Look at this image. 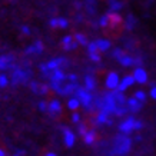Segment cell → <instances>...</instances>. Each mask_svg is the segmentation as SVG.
Masks as SVG:
<instances>
[{"label": "cell", "instance_id": "6da1fadb", "mask_svg": "<svg viewBox=\"0 0 156 156\" xmlns=\"http://www.w3.org/2000/svg\"><path fill=\"white\" fill-rule=\"evenodd\" d=\"M132 147V139L128 135H118L113 140V155L116 156H125L130 152Z\"/></svg>", "mask_w": 156, "mask_h": 156}, {"label": "cell", "instance_id": "7a4b0ae2", "mask_svg": "<svg viewBox=\"0 0 156 156\" xmlns=\"http://www.w3.org/2000/svg\"><path fill=\"white\" fill-rule=\"evenodd\" d=\"M66 65H67V60L65 57H56V59H52L50 62H48L46 65H40V70L50 76L52 72L59 70L60 66H66Z\"/></svg>", "mask_w": 156, "mask_h": 156}, {"label": "cell", "instance_id": "3957f363", "mask_svg": "<svg viewBox=\"0 0 156 156\" xmlns=\"http://www.w3.org/2000/svg\"><path fill=\"white\" fill-rule=\"evenodd\" d=\"M75 93H76V98L79 99L82 106L85 109H87V110H90L92 106H93V96H92V93H90L89 90H86L85 87H79Z\"/></svg>", "mask_w": 156, "mask_h": 156}, {"label": "cell", "instance_id": "277c9868", "mask_svg": "<svg viewBox=\"0 0 156 156\" xmlns=\"http://www.w3.org/2000/svg\"><path fill=\"white\" fill-rule=\"evenodd\" d=\"M135 122H136V119L132 118V116L126 118L120 125H119V130H120V133H123V135H129L132 130H135Z\"/></svg>", "mask_w": 156, "mask_h": 156}, {"label": "cell", "instance_id": "5b68a950", "mask_svg": "<svg viewBox=\"0 0 156 156\" xmlns=\"http://www.w3.org/2000/svg\"><path fill=\"white\" fill-rule=\"evenodd\" d=\"M30 76L27 70H23V69H16L12 75V83L13 85H17V83H23V82L27 80V77Z\"/></svg>", "mask_w": 156, "mask_h": 156}, {"label": "cell", "instance_id": "8992f818", "mask_svg": "<svg viewBox=\"0 0 156 156\" xmlns=\"http://www.w3.org/2000/svg\"><path fill=\"white\" fill-rule=\"evenodd\" d=\"M105 85H106V87H108V89H110V90H116V89H118V87H119V76H118V73H115V72L108 73Z\"/></svg>", "mask_w": 156, "mask_h": 156}, {"label": "cell", "instance_id": "52a82bcc", "mask_svg": "<svg viewBox=\"0 0 156 156\" xmlns=\"http://www.w3.org/2000/svg\"><path fill=\"white\" fill-rule=\"evenodd\" d=\"M108 14V17H109V27H112V29H116L119 27V26H122L123 23V19L119 16L118 13H115V12H109Z\"/></svg>", "mask_w": 156, "mask_h": 156}, {"label": "cell", "instance_id": "ba28073f", "mask_svg": "<svg viewBox=\"0 0 156 156\" xmlns=\"http://www.w3.org/2000/svg\"><path fill=\"white\" fill-rule=\"evenodd\" d=\"M132 76H133V79H135V82L140 83V85H145L147 82V73L145 72V69H142V67H136Z\"/></svg>", "mask_w": 156, "mask_h": 156}, {"label": "cell", "instance_id": "9c48e42d", "mask_svg": "<svg viewBox=\"0 0 156 156\" xmlns=\"http://www.w3.org/2000/svg\"><path fill=\"white\" fill-rule=\"evenodd\" d=\"M63 140H65V145H66V147H72L73 145H75V142H76L75 133L72 132L70 129L65 128V129H63Z\"/></svg>", "mask_w": 156, "mask_h": 156}, {"label": "cell", "instance_id": "30bf717a", "mask_svg": "<svg viewBox=\"0 0 156 156\" xmlns=\"http://www.w3.org/2000/svg\"><path fill=\"white\" fill-rule=\"evenodd\" d=\"M43 50H44L43 43L42 42H34L32 46L26 48L24 53H26V55H40V53H43Z\"/></svg>", "mask_w": 156, "mask_h": 156}, {"label": "cell", "instance_id": "8fae6325", "mask_svg": "<svg viewBox=\"0 0 156 156\" xmlns=\"http://www.w3.org/2000/svg\"><path fill=\"white\" fill-rule=\"evenodd\" d=\"M13 62H14L13 55H2L0 56V70H6V69L12 67Z\"/></svg>", "mask_w": 156, "mask_h": 156}, {"label": "cell", "instance_id": "7c38bea8", "mask_svg": "<svg viewBox=\"0 0 156 156\" xmlns=\"http://www.w3.org/2000/svg\"><path fill=\"white\" fill-rule=\"evenodd\" d=\"M128 110L129 112H132V113H137L140 109H142L143 103L142 102H139L137 99H135V98H130V99H128Z\"/></svg>", "mask_w": 156, "mask_h": 156}, {"label": "cell", "instance_id": "4fadbf2b", "mask_svg": "<svg viewBox=\"0 0 156 156\" xmlns=\"http://www.w3.org/2000/svg\"><path fill=\"white\" fill-rule=\"evenodd\" d=\"M62 44H63V49H65V50H73V49H76L79 46L77 42H76L72 36H65V37L62 39Z\"/></svg>", "mask_w": 156, "mask_h": 156}, {"label": "cell", "instance_id": "5bb4252c", "mask_svg": "<svg viewBox=\"0 0 156 156\" xmlns=\"http://www.w3.org/2000/svg\"><path fill=\"white\" fill-rule=\"evenodd\" d=\"M133 83H135V79H133V76H132V75L125 76V77H123V80L120 82V83H119L118 90H119V92H125V90L128 89L129 86H132Z\"/></svg>", "mask_w": 156, "mask_h": 156}, {"label": "cell", "instance_id": "9a60e30c", "mask_svg": "<svg viewBox=\"0 0 156 156\" xmlns=\"http://www.w3.org/2000/svg\"><path fill=\"white\" fill-rule=\"evenodd\" d=\"M49 77H50V82H57V83H63V82L66 80V75H65L60 69H59V70L52 72Z\"/></svg>", "mask_w": 156, "mask_h": 156}, {"label": "cell", "instance_id": "2e32d148", "mask_svg": "<svg viewBox=\"0 0 156 156\" xmlns=\"http://www.w3.org/2000/svg\"><path fill=\"white\" fill-rule=\"evenodd\" d=\"M60 109H62L60 102H59V100H56V99L50 100V102L48 103V112H49L50 115H56V113H59V112H60Z\"/></svg>", "mask_w": 156, "mask_h": 156}, {"label": "cell", "instance_id": "e0dca14e", "mask_svg": "<svg viewBox=\"0 0 156 156\" xmlns=\"http://www.w3.org/2000/svg\"><path fill=\"white\" fill-rule=\"evenodd\" d=\"M118 62L122 65V66H125V67H129V66H132V65H135V59H133L132 56L126 55V52H125L122 56L119 57Z\"/></svg>", "mask_w": 156, "mask_h": 156}, {"label": "cell", "instance_id": "ac0fdd59", "mask_svg": "<svg viewBox=\"0 0 156 156\" xmlns=\"http://www.w3.org/2000/svg\"><path fill=\"white\" fill-rule=\"evenodd\" d=\"M30 87H32V90H33L34 93H37V95H44V93H48V86L40 85L37 82H32V83H30Z\"/></svg>", "mask_w": 156, "mask_h": 156}, {"label": "cell", "instance_id": "d6986e66", "mask_svg": "<svg viewBox=\"0 0 156 156\" xmlns=\"http://www.w3.org/2000/svg\"><path fill=\"white\" fill-rule=\"evenodd\" d=\"M96 123H98V125H103V123H106V125H112V120L109 119L108 113H105V112H99L98 116H96Z\"/></svg>", "mask_w": 156, "mask_h": 156}, {"label": "cell", "instance_id": "ffe728a7", "mask_svg": "<svg viewBox=\"0 0 156 156\" xmlns=\"http://www.w3.org/2000/svg\"><path fill=\"white\" fill-rule=\"evenodd\" d=\"M110 44L112 43L109 42V40H105V39H99V40H96V46H98V50L99 52H106L110 49Z\"/></svg>", "mask_w": 156, "mask_h": 156}, {"label": "cell", "instance_id": "44dd1931", "mask_svg": "<svg viewBox=\"0 0 156 156\" xmlns=\"http://www.w3.org/2000/svg\"><path fill=\"white\" fill-rule=\"evenodd\" d=\"M96 87V80H95V77L93 76H90L87 75L85 77V89L86 90H89V92H92V90Z\"/></svg>", "mask_w": 156, "mask_h": 156}, {"label": "cell", "instance_id": "7402d4cb", "mask_svg": "<svg viewBox=\"0 0 156 156\" xmlns=\"http://www.w3.org/2000/svg\"><path fill=\"white\" fill-rule=\"evenodd\" d=\"M83 140H85L86 145H92L96 140V132L95 130H87L86 135L83 136Z\"/></svg>", "mask_w": 156, "mask_h": 156}, {"label": "cell", "instance_id": "603a6c76", "mask_svg": "<svg viewBox=\"0 0 156 156\" xmlns=\"http://www.w3.org/2000/svg\"><path fill=\"white\" fill-rule=\"evenodd\" d=\"M67 108L70 109V110H77V109L80 108V102L77 98H70V99L67 100Z\"/></svg>", "mask_w": 156, "mask_h": 156}, {"label": "cell", "instance_id": "cb8c5ba5", "mask_svg": "<svg viewBox=\"0 0 156 156\" xmlns=\"http://www.w3.org/2000/svg\"><path fill=\"white\" fill-rule=\"evenodd\" d=\"M137 23V20L135 16H132V14H128V20H126V29L128 30H132L135 26H136Z\"/></svg>", "mask_w": 156, "mask_h": 156}, {"label": "cell", "instance_id": "d4e9b609", "mask_svg": "<svg viewBox=\"0 0 156 156\" xmlns=\"http://www.w3.org/2000/svg\"><path fill=\"white\" fill-rule=\"evenodd\" d=\"M75 40L77 42V44H82V46H87L89 44V42H87V37H86L85 34L82 33H77L75 36Z\"/></svg>", "mask_w": 156, "mask_h": 156}, {"label": "cell", "instance_id": "484cf974", "mask_svg": "<svg viewBox=\"0 0 156 156\" xmlns=\"http://www.w3.org/2000/svg\"><path fill=\"white\" fill-rule=\"evenodd\" d=\"M109 5H110V12H118V10H120L123 7V3L118 2V0H110Z\"/></svg>", "mask_w": 156, "mask_h": 156}, {"label": "cell", "instance_id": "4316f807", "mask_svg": "<svg viewBox=\"0 0 156 156\" xmlns=\"http://www.w3.org/2000/svg\"><path fill=\"white\" fill-rule=\"evenodd\" d=\"M133 98H135V99H137L139 100V102H145V99H146V93H145V92H142V90H137L136 93H135V96H133Z\"/></svg>", "mask_w": 156, "mask_h": 156}, {"label": "cell", "instance_id": "83f0119b", "mask_svg": "<svg viewBox=\"0 0 156 156\" xmlns=\"http://www.w3.org/2000/svg\"><path fill=\"white\" fill-rule=\"evenodd\" d=\"M99 24H100V27H108V26H109V17H108V14H103V16L100 17Z\"/></svg>", "mask_w": 156, "mask_h": 156}, {"label": "cell", "instance_id": "f1b7e54d", "mask_svg": "<svg viewBox=\"0 0 156 156\" xmlns=\"http://www.w3.org/2000/svg\"><path fill=\"white\" fill-rule=\"evenodd\" d=\"M9 85V77L6 75H0V87H6Z\"/></svg>", "mask_w": 156, "mask_h": 156}, {"label": "cell", "instance_id": "f546056e", "mask_svg": "<svg viewBox=\"0 0 156 156\" xmlns=\"http://www.w3.org/2000/svg\"><path fill=\"white\" fill-rule=\"evenodd\" d=\"M59 27H60V29L69 27V20L63 19V17H59Z\"/></svg>", "mask_w": 156, "mask_h": 156}, {"label": "cell", "instance_id": "4dcf8cb0", "mask_svg": "<svg viewBox=\"0 0 156 156\" xmlns=\"http://www.w3.org/2000/svg\"><path fill=\"white\" fill-rule=\"evenodd\" d=\"M89 57H90V60H93V62H100V55H99V52L89 53Z\"/></svg>", "mask_w": 156, "mask_h": 156}, {"label": "cell", "instance_id": "1f68e13d", "mask_svg": "<svg viewBox=\"0 0 156 156\" xmlns=\"http://www.w3.org/2000/svg\"><path fill=\"white\" fill-rule=\"evenodd\" d=\"M87 50H89V53H93V52H99L98 50V46H96V42H92L87 44Z\"/></svg>", "mask_w": 156, "mask_h": 156}, {"label": "cell", "instance_id": "d6a6232c", "mask_svg": "<svg viewBox=\"0 0 156 156\" xmlns=\"http://www.w3.org/2000/svg\"><path fill=\"white\" fill-rule=\"evenodd\" d=\"M37 108H39V110H40V112H46V110H48V103H46L44 100H42V102H39Z\"/></svg>", "mask_w": 156, "mask_h": 156}, {"label": "cell", "instance_id": "836d02e7", "mask_svg": "<svg viewBox=\"0 0 156 156\" xmlns=\"http://www.w3.org/2000/svg\"><path fill=\"white\" fill-rule=\"evenodd\" d=\"M49 24H50V27L57 29V27H59V17H55V19H52L50 22H49Z\"/></svg>", "mask_w": 156, "mask_h": 156}, {"label": "cell", "instance_id": "e575fe53", "mask_svg": "<svg viewBox=\"0 0 156 156\" xmlns=\"http://www.w3.org/2000/svg\"><path fill=\"white\" fill-rule=\"evenodd\" d=\"M86 132H87V128H86L83 123H80V125H79V133H80L82 136H85Z\"/></svg>", "mask_w": 156, "mask_h": 156}, {"label": "cell", "instance_id": "d590c367", "mask_svg": "<svg viewBox=\"0 0 156 156\" xmlns=\"http://www.w3.org/2000/svg\"><path fill=\"white\" fill-rule=\"evenodd\" d=\"M72 122H73V123H79V122H80V115H79V113H73V116H72Z\"/></svg>", "mask_w": 156, "mask_h": 156}, {"label": "cell", "instance_id": "8d00e7d4", "mask_svg": "<svg viewBox=\"0 0 156 156\" xmlns=\"http://www.w3.org/2000/svg\"><path fill=\"white\" fill-rule=\"evenodd\" d=\"M142 128H143V122H140V120H136V122H135V130H140Z\"/></svg>", "mask_w": 156, "mask_h": 156}, {"label": "cell", "instance_id": "74e56055", "mask_svg": "<svg viewBox=\"0 0 156 156\" xmlns=\"http://www.w3.org/2000/svg\"><path fill=\"white\" fill-rule=\"evenodd\" d=\"M151 96L156 100V86H152V89H151Z\"/></svg>", "mask_w": 156, "mask_h": 156}, {"label": "cell", "instance_id": "f35d334b", "mask_svg": "<svg viewBox=\"0 0 156 156\" xmlns=\"http://www.w3.org/2000/svg\"><path fill=\"white\" fill-rule=\"evenodd\" d=\"M22 32H23L24 34H30V29H29L27 26H24V27H22Z\"/></svg>", "mask_w": 156, "mask_h": 156}, {"label": "cell", "instance_id": "ab89813d", "mask_svg": "<svg viewBox=\"0 0 156 156\" xmlns=\"http://www.w3.org/2000/svg\"><path fill=\"white\" fill-rule=\"evenodd\" d=\"M44 156H57V155L56 153H53V152H49V153H46Z\"/></svg>", "mask_w": 156, "mask_h": 156}, {"label": "cell", "instance_id": "60d3db41", "mask_svg": "<svg viewBox=\"0 0 156 156\" xmlns=\"http://www.w3.org/2000/svg\"><path fill=\"white\" fill-rule=\"evenodd\" d=\"M22 155H24V152L19 151V152H17V153H16V155H14V156H22Z\"/></svg>", "mask_w": 156, "mask_h": 156}, {"label": "cell", "instance_id": "b9f144b4", "mask_svg": "<svg viewBox=\"0 0 156 156\" xmlns=\"http://www.w3.org/2000/svg\"><path fill=\"white\" fill-rule=\"evenodd\" d=\"M0 156H6V152L3 149H0Z\"/></svg>", "mask_w": 156, "mask_h": 156}]
</instances>
